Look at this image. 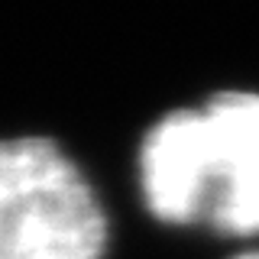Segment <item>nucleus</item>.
Listing matches in <instances>:
<instances>
[{
    "mask_svg": "<svg viewBox=\"0 0 259 259\" xmlns=\"http://www.w3.org/2000/svg\"><path fill=\"white\" fill-rule=\"evenodd\" d=\"M107 210L49 136L0 140V259H104Z\"/></svg>",
    "mask_w": 259,
    "mask_h": 259,
    "instance_id": "1",
    "label": "nucleus"
},
{
    "mask_svg": "<svg viewBox=\"0 0 259 259\" xmlns=\"http://www.w3.org/2000/svg\"><path fill=\"white\" fill-rule=\"evenodd\" d=\"M207 130V224L221 237H259V91H217L201 104Z\"/></svg>",
    "mask_w": 259,
    "mask_h": 259,
    "instance_id": "2",
    "label": "nucleus"
},
{
    "mask_svg": "<svg viewBox=\"0 0 259 259\" xmlns=\"http://www.w3.org/2000/svg\"><path fill=\"white\" fill-rule=\"evenodd\" d=\"M140 191L156 221L168 227L207 224V130L201 107H178L159 117L140 143Z\"/></svg>",
    "mask_w": 259,
    "mask_h": 259,
    "instance_id": "3",
    "label": "nucleus"
},
{
    "mask_svg": "<svg viewBox=\"0 0 259 259\" xmlns=\"http://www.w3.org/2000/svg\"><path fill=\"white\" fill-rule=\"evenodd\" d=\"M230 259H259V249H246V253H237V256H230Z\"/></svg>",
    "mask_w": 259,
    "mask_h": 259,
    "instance_id": "4",
    "label": "nucleus"
}]
</instances>
